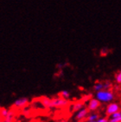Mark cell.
Returning a JSON list of instances; mask_svg holds the SVG:
<instances>
[{"label": "cell", "mask_w": 121, "mask_h": 122, "mask_svg": "<svg viewBox=\"0 0 121 122\" xmlns=\"http://www.w3.org/2000/svg\"><path fill=\"white\" fill-rule=\"evenodd\" d=\"M121 116V111H118L116 113H114L112 115H111V118H117V117H120Z\"/></svg>", "instance_id": "cell-16"}, {"label": "cell", "mask_w": 121, "mask_h": 122, "mask_svg": "<svg viewBox=\"0 0 121 122\" xmlns=\"http://www.w3.org/2000/svg\"><path fill=\"white\" fill-rule=\"evenodd\" d=\"M10 110H9L7 108H1V110H0V115H1V117H2L3 119L5 117H7L10 113Z\"/></svg>", "instance_id": "cell-12"}, {"label": "cell", "mask_w": 121, "mask_h": 122, "mask_svg": "<svg viewBox=\"0 0 121 122\" xmlns=\"http://www.w3.org/2000/svg\"><path fill=\"white\" fill-rule=\"evenodd\" d=\"M109 122H121V116L117 118H110Z\"/></svg>", "instance_id": "cell-15"}, {"label": "cell", "mask_w": 121, "mask_h": 122, "mask_svg": "<svg viewBox=\"0 0 121 122\" xmlns=\"http://www.w3.org/2000/svg\"><path fill=\"white\" fill-rule=\"evenodd\" d=\"M68 104V100L62 98V97H55L53 98L51 101V107L61 108L66 107Z\"/></svg>", "instance_id": "cell-2"}, {"label": "cell", "mask_w": 121, "mask_h": 122, "mask_svg": "<svg viewBox=\"0 0 121 122\" xmlns=\"http://www.w3.org/2000/svg\"><path fill=\"white\" fill-rule=\"evenodd\" d=\"M100 103L101 102L96 98L91 99L90 101H88V104H87V109L89 111H91V112H95L98 108H100Z\"/></svg>", "instance_id": "cell-4"}, {"label": "cell", "mask_w": 121, "mask_h": 122, "mask_svg": "<svg viewBox=\"0 0 121 122\" xmlns=\"http://www.w3.org/2000/svg\"><path fill=\"white\" fill-rule=\"evenodd\" d=\"M14 117H15V114H14V112L13 111H10V113L8 115L7 117L4 118L1 122H13L14 121Z\"/></svg>", "instance_id": "cell-9"}, {"label": "cell", "mask_w": 121, "mask_h": 122, "mask_svg": "<svg viewBox=\"0 0 121 122\" xmlns=\"http://www.w3.org/2000/svg\"><path fill=\"white\" fill-rule=\"evenodd\" d=\"M60 122H67V121H66V120H61Z\"/></svg>", "instance_id": "cell-19"}, {"label": "cell", "mask_w": 121, "mask_h": 122, "mask_svg": "<svg viewBox=\"0 0 121 122\" xmlns=\"http://www.w3.org/2000/svg\"><path fill=\"white\" fill-rule=\"evenodd\" d=\"M97 122H109V119H107V118L105 117L99 118V120H97Z\"/></svg>", "instance_id": "cell-17"}, {"label": "cell", "mask_w": 121, "mask_h": 122, "mask_svg": "<svg viewBox=\"0 0 121 122\" xmlns=\"http://www.w3.org/2000/svg\"><path fill=\"white\" fill-rule=\"evenodd\" d=\"M82 108H84L83 102H76L72 105V111L74 112H78V111L81 110Z\"/></svg>", "instance_id": "cell-8"}, {"label": "cell", "mask_w": 121, "mask_h": 122, "mask_svg": "<svg viewBox=\"0 0 121 122\" xmlns=\"http://www.w3.org/2000/svg\"><path fill=\"white\" fill-rule=\"evenodd\" d=\"M100 118V115L97 113H94V112H92L90 114H88L87 118H86V120H89V121H97Z\"/></svg>", "instance_id": "cell-10"}, {"label": "cell", "mask_w": 121, "mask_h": 122, "mask_svg": "<svg viewBox=\"0 0 121 122\" xmlns=\"http://www.w3.org/2000/svg\"><path fill=\"white\" fill-rule=\"evenodd\" d=\"M95 98L101 103H111L114 100V93L110 89H103L96 92Z\"/></svg>", "instance_id": "cell-1"}, {"label": "cell", "mask_w": 121, "mask_h": 122, "mask_svg": "<svg viewBox=\"0 0 121 122\" xmlns=\"http://www.w3.org/2000/svg\"><path fill=\"white\" fill-rule=\"evenodd\" d=\"M51 101L52 99L49 98V97H43L41 100V103L45 107H51Z\"/></svg>", "instance_id": "cell-7"}, {"label": "cell", "mask_w": 121, "mask_h": 122, "mask_svg": "<svg viewBox=\"0 0 121 122\" xmlns=\"http://www.w3.org/2000/svg\"><path fill=\"white\" fill-rule=\"evenodd\" d=\"M29 103V99L26 97H21V98L16 99L13 103V106L18 108H23Z\"/></svg>", "instance_id": "cell-6"}, {"label": "cell", "mask_w": 121, "mask_h": 122, "mask_svg": "<svg viewBox=\"0 0 121 122\" xmlns=\"http://www.w3.org/2000/svg\"><path fill=\"white\" fill-rule=\"evenodd\" d=\"M60 96L66 99V100H68V99H69V97H70V93L68 91V90H62V91L60 93Z\"/></svg>", "instance_id": "cell-13"}, {"label": "cell", "mask_w": 121, "mask_h": 122, "mask_svg": "<svg viewBox=\"0 0 121 122\" xmlns=\"http://www.w3.org/2000/svg\"><path fill=\"white\" fill-rule=\"evenodd\" d=\"M93 89L95 90L96 92L105 89V85H104V81H103V82H96L95 84L93 85Z\"/></svg>", "instance_id": "cell-11"}, {"label": "cell", "mask_w": 121, "mask_h": 122, "mask_svg": "<svg viewBox=\"0 0 121 122\" xmlns=\"http://www.w3.org/2000/svg\"><path fill=\"white\" fill-rule=\"evenodd\" d=\"M85 122H97V121H89V120H86V121H85Z\"/></svg>", "instance_id": "cell-18"}, {"label": "cell", "mask_w": 121, "mask_h": 122, "mask_svg": "<svg viewBox=\"0 0 121 122\" xmlns=\"http://www.w3.org/2000/svg\"><path fill=\"white\" fill-rule=\"evenodd\" d=\"M118 111H120V106L116 102L108 103V105L106 106V113L108 116H111V115H112L114 113H116Z\"/></svg>", "instance_id": "cell-3"}, {"label": "cell", "mask_w": 121, "mask_h": 122, "mask_svg": "<svg viewBox=\"0 0 121 122\" xmlns=\"http://www.w3.org/2000/svg\"><path fill=\"white\" fill-rule=\"evenodd\" d=\"M115 81H116L117 84H121V70H119L118 73L115 75Z\"/></svg>", "instance_id": "cell-14"}, {"label": "cell", "mask_w": 121, "mask_h": 122, "mask_svg": "<svg viewBox=\"0 0 121 122\" xmlns=\"http://www.w3.org/2000/svg\"><path fill=\"white\" fill-rule=\"evenodd\" d=\"M88 109L87 108H82L81 110L78 111L76 112V114L75 116V119L77 120V121H81V120H83L87 118L88 116Z\"/></svg>", "instance_id": "cell-5"}]
</instances>
